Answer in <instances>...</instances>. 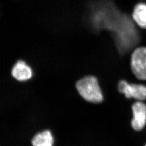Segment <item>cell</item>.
Listing matches in <instances>:
<instances>
[{
  "instance_id": "cell-1",
  "label": "cell",
  "mask_w": 146,
  "mask_h": 146,
  "mask_svg": "<svg viewBox=\"0 0 146 146\" xmlns=\"http://www.w3.org/2000/svg\"><path fill=\"white\" fill-rule=\"evenodd\" d=\"M76 87L79 94L87 101L99 103L103 101V94L95 76L84 77L76 82Z\"/></svg>"
},
{
  "instance_id": "cell-2",
  "label": "cell",
  "mask_w": 146,
  "mask_h": 146,
  "mask_svg": "<svg viewBox=\"0 0 146 146\" xmlns=\"http://www.w3.org/2000/svg\"><path fill=\"white\" fill-rule=\"evenodd\" d=\"M130 66L132 73L137 79L146 80V47H139L133 51Z\"/></svg>"
},
{
  "instance_id": "cell-3",
  "label": "cell",
  "mask_w": 146,
  "mask_h": 146,
  "mask_svg": "<svg viewBox=\"0 0 146 146\" xmlns=\"http://www.w3.org/2000/svg\"><path fill=\"white\" fill-rule=\"evenodd\" d=\"M118 88L120 92L128 98H134L139 100L146 99V86L143 85L129 83L121 80L119 82Z\"/></svg>"
},
{
  "instance_id": "cell-4",
  "label": "cell",
  "mask_w": 146,
  "mask_h": 146,
  "mask_svg": "<svg viewBox=\"0 0 146 146\" xmlns=\"http://www.w3.org/2000/svg\"><path fill=\"white\" fill-rule=\"evenodd\" d=\"M132 111L131 126L135 131H141L146 124V105L140 101L136 102L132 106Z\"/></svg>"
},
{
  "instance_id": "cell-5",
  "label": "cell",
  "mask_w": 146,
  "mask_h": 146,
  "mask_svg": "<svg viewBox=\"0 0 146 146\" xmlns=\"http://www.w3.org/2000/svg\"><path fill=\"white\" fill-rule=\"evenodd\" d=\"M11 73L14 79L19 81L29 80L33 76L31 68L22 60L16 62L11 69Z\"/></svg>"
},
{
  "instance_id": "cell-6",
  "label": "cell",
  "mask_w": 146,
  "mask_h": 146,
  "mask_svg": "<svg viewBox=\"0 0 146 146\" xmlns=\"http://www.w3.org/2000/svg\"><path fill=\"white\" fill-rule=\"evenodd\" d=\"M132 19L143 29H146V4L139 3L134 8Z\"/></svg>"
},
{
  "instance_id": "cell-7",
  "label": "cell",
  "mask_w": 146,
  "mask_h": 146,
  "mask_svg": "<svg viewBox=\"0 0 146 146\" xmlns=\"http://www.w3.org/2000/svg\"><path fill=\"white\" fill-rule=\"evenodd\" d=\"M31 143L33 146H52L54 138L51 131L46 130L35 135L32 138Z\"/></svg>"
},
{
  "instance_id": "cell-8",
  "label": "cell",
  "mask_w": 146,
  "mask_h": 146,
  "mask_svg": "<svg viewBox=\"0 0 146 146\" xmlns=\"http://www.w3.org/2000/svg\"></svg>"
}]
</instances>
